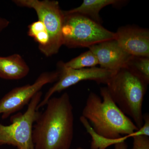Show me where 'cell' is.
<instances>
[{
  "instance_id": "3957f363",
  "label": "cell",
  "mask_w": 149,
  "mask_h": 149,
  "mask_svg": "<svg viewBox=\"0 0 149 149\" xmlns=\"http://www.w3.org/2000/svg\"><path fill=\"white\" fill-rule=\"evenodd\" d=\"M106 85L113 102L132 118L138 129L141 128L144 123L142 107L148 84L124 68L116 72Z\"/></svg>"
},
{
  "instance_id": "d6986e66",
  "label": "cell",
  "mask_w": 149,
  "mask_h": 149,
  "mask_svg": "<svg viewBox=\"0 0 149 149\" xmlns=\"http://www.w3.org/2000/svg\"><path fill=\"white\" fill-rule=\"evenodd\" d=\"M128 147V145L125 141H123L114 145V149H127Z\"/></svg>"
},
{
  "instance_id": "7a4b0ae2",
  "label": "cell",
  "mask_w": 149,
  "mask_h": 149,
  "mask_svg": "<svg viewBox=\"0 0 149 149\" xmlns=\"http://www.w3.org/2000/svg\"><path fill=\"white\" fill-rule=\"evenodd\" d=\"M100 90L102 99L91 92L82 112V116L94 131L107 139H117L139 130L113 102L107 87H102Z\"/></svg>"
},
{
  "instance_id": "4fadbf2b",
  "label": "cell",
  "mask_w": 149,
  "mask_h": 149,
  "mask_svg": "<svg viewBox=\"0 0 149 149\" xmlns=\"http://www.w3.org/2000/svg\"><path fill=\"white\" fill-rule=\"evenodd\" d=\"M80 122L84 126V128L87 130L88 133L91 136L92 139L91 149H105L111 145H114L117 143L125 141L128 138L131 137L133 138L134 136L133 133V134L123 136L117 139H107L96 133L93 130L88 120L82 116H80Z\"/></svg>"
},
{
  "instance_id": "5b68a950",
  "label": "cell",
  "mask_w": 149,
  "mask_h": 149,
  "mask_svg": "<svg viewBox=\"0 0 149 149\" xmlns=\"http://www.w3.org/2000/svg\"><path fill=\"white\" fill-rule=\"evenodd\" d=\"M42 93H37L28 104L27 110L10 117L9 125L0 123V145H12L18 149H35L32 139L33 125L40 112L37 107Z\"/></svg>"
},
{
  "instance_id": "5bb4252c",
  "label": "cell",
  "mask_w": 149,
  "mask_h": 149,
  "mask_svg": "<svg viewBox=\"0 0 149 149\" xmlns=\"http://www.w3.org/2000/svg\"><path fill=\"white\" fill-rule=\"evenodd\" d=\"M125 68L148 85L149 57L132 56Z\"/></svg>"
},
{
  "instance_id": "6da1fadb",
  "label": "cell",
  "mask_w": 149,
  "mask_h": 149,
  "mask_svg": "<svg viewBox=\"0 0 149 149\" xmlns=\"http://www.w3.org/2000/svg\"><path fill=\"white\" fill-rule=\"evenodd\" d=\"M33 125L35 149H70L74 136L73 107L68 93L51 97Z\"/></svg>"
},
{
  "instance_id": "9a60e30c",
  "label": "cell",
  "mask_w": 149,
  "mask_h": 149,
  "mask_svg": "<svg viewBox=\"0 0 149 149\" xmlns=\"http://www.w3.org/2000/svg\"><path fill=\"white\" fill-rule=\"evenodd\" d=\"M27 34L38 44V48L42 53L49 41V37L45 26L40 20L34 22L28 27Z\"/></svg>"
},
{
  "instance_id": "30bf717a",
  "label": "cell",
  "mask_w": 149,
  "mask_h": 149,
  "mask_svg": "<svg viewBox=\"0 0 149 149\" xmlns=\"http://www.w3.org/2000/svg\"><path fill=\"white\" fill-rule=\"evenodd\" d=\"M89 49L95 55L100 68L115 73L125 68L132 56L115 39L97 44L89 47Z\"/></svg>"
},
{
  "instance_id": "7c38bea8",
  "label": "cell",
  "mask_w": 149,
  "mask_h": 149,
  "mask_svg": "<svg viewBox=\"0 0 149 149\" xmlns=\"http://www.w3.org/2000/svg\"><path fill=\"white\" fill-rule=\"evenodd\" d=\"M125 2V1L120 0H84L82 4L78 7L65 11L67 13L82 15L101 24L102 20L100 12L102 9L111 5H120Z\"/></svg>"
},
{
  "instance_id": "8992f818",
  "label": "cell",
  "mask_w": 149,
  "mask_h": 149,
  "mask_svg": "<svg viewBox=\"0 0 149 149\" xmlns=\"http://www.w3.org/2000/svg\"><path fill=\"white\" fill-rule=\"evenodd\" d=\"M13 2L22 7L35 10L38 20L43 22L47 30L49 41L42 53L51 57L58 52L63 45L62 29L64 15L58 1L54 0H14Z\"/></svg>"
},
{
  "instance_id": "ac0fdd59",
  "label": "cell",
  "mask_w": 149,
  "mask_h": 149,
  "mask_svg": "<svg viewBox=\"0 0 149 149\" xmlns=\"http://www.w3.org/2000/svg\"><path fill=\"white\" fill-rule=\"evenodd\" d=\"M10 24V21L4 17H0V33L7 28Z\"/></svg>"
},
{
  "instance_id": "52a82bcc",
  "label": "cell",
  "mask_w": 149,
  "mask_h": 149,
  "mask_svg": "<svg viewBox=\"0 0 149 149\" xmlns=\"http://www.w3.org/2000/svg\"><path fill=\"white\" fill-rule=\"evenodd\" d=\"M58 79L46 93L45 95L37 107V109L45 106L53 94L59 93L70 86L84 80H92L98 84H107L115 74L101 68L92 67L74 69L66 67L63 61L57 63Z\"/></svg>"
},
{
  "instance_id": "e0dca14e",
  "label": "cell",
  "mask_w": 149,
  "mask_h": 149,
  "mask_svg": "<svg viewBox=\"0 0 149 149\" xmlns=\"http://www.w3.org/2000/svg\"><path fill=\"white\" fill-rule=\"evenodd\" d=\"M133 138L132 149H149V136H137Z\"/></svg>"
},
{
  "instance_id": "2e32d148",
  "label": "cell",
  "mask_w": 149,
  "mask_h": 149,
  "mask_svg": "<svg viewBox=\"0 0 149 149\" xmlns=\"http://www.w3.org/2000/svg\"><path fill=\"white\" fill-rule=\"evenodd\" d=\"M65 66L74 69L95 67L99 64L95 55L89 49L78 56L66 63L63 62Z\"/></svg>"
},
{
  "instance_id": "8fae6325",
  "label": "cell",
  "mask_w": 149,
  "mask_h": 149,
  "mask_svg": "<svg viewBox=\"0 0 149 149\" xmlns=\"http://www.w3.org/2000/svg\"><path fill=\"white\" fill-rule=\"evenodd\" d=\"M29 68L22 56L17 54L0 56V77L6 80H20L29 73Z\"/></svg>"
},
{
  "instance_id": "9c48e42d",
  "label": "cell",
  "mask_w": 149,
  "mask_h": 149,
  "mask_svg": "<svg viewBox=\"0 0 149 149\" xmlns=\"http://www.w3.org/2000/svg\"><path fill=\"white\" fill-rule=\"evenodd\" d=\"M115 34L118 45L132 56L149 57V31L138 26L120 27Z\"/></svg>"
},
{
  "instance_id": "ffe728a7",
  "label": "cell",
  "mask_w": 149,
  "mask_h": 149,
  "mask_svg": "<svg viewBox=\"0 0 149 149\" xmlns=\"http://www.w3.org/2000/svg\"><path fill=\"white\" fill-rule=\"evenodd\" d=\"M76 149H84L83 148H81V147H79V148H77Z\"/></svg>"
},
{
  "instance_id": "ba28073f",
  "label": "cell",
  "mask_w": 149,
  "mask_h": 149,
  "mask_svg": "<svg viewBox=\"0 0 149 149\" xmlns=\"http://www.w3.org/2000/svg\"><path fill=\"white\" fill-rule=\"evenodd\" d=\"M58 77L57 70L43 72L33 84L13 88L0 100V114H2V118L6 119L22 109L45 85L56 82Z\"/></svg>"
},
{
  "instance_id": "277c9868",
  "label": "cell",
  "mask_w": 149,
  "mask_h": 149,
  "mask_svg": "<svg viewBox=\"0 0 149 149\" xmlns=\"http://www.w3.org/2000/svg\"><path fill=\"white\" fill-rule=\"evenodd\" d=\"M62 29L63 45L69 48L88 47L115 39L111 32L91 19L77 13H67Z\"/></svg>"
}]
</instances>
